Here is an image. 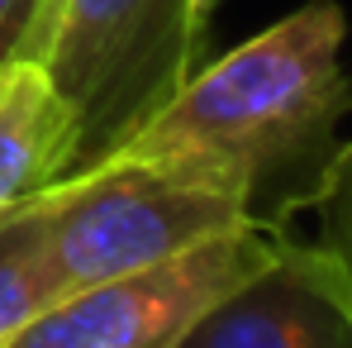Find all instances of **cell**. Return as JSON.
Instances as JSON below:
<instances>
[{"mask_svg":"<svg viewBox=\"0 0 352 348\" xmlns=\"http://www.w3.org/2000/svg\"><path fill=\"white\" fill-rule=\"evenodd\" d=\"M343 43V10L333 0H309L234 53L195 67L110 158L195 167L257 201L262 181L324 148L338 115L352 105Z\"/></svg>","mask_w":352,"mask_h":348,"instance_id":"obj_1","label":"cell"},{"mask_svg":"<svg viewBox=\"0 0 352 348\" xmlns=\"http://www.w3.org/2000/svg\"><path fill=\"white\" fill-rule=\"evenodd\" d=\"M62 296L67 287L58 282L34 225L24 215H10L0 225V348Z\"/></svg>","mask_w":352,"mask_h":348,"instance_id":"obj_7","label":"cell"},{"mask_svg":"<svg viewBox=\"0 0 352 348\" xmlns=\"http://www.w3.org/2000/svg\"><path fill=\"white\" fill-rule=\"evenodd\" d=\"M210 0H48L29 58L76 119V167L110 158L195 72ZM67 172V176H72Z\"/></svg>","mask_w":352,"mask_h":348,"instance_id":"obj_3","label":"cell"},{"mask_svg":"<svg viewBox=\"0 0 352 348\" xmlns=\"http://www.w3.org/2000/svg\"><path fill=\"white\" fill-rule=\"evenodd\" d=\"M19 215L67 291L157 267L205 238L257 225L243 186L148 158H100L38 191Z\"/></svg>","mask_w":352,"mask_h":348,"instance_id":"obj_2","label":"cell"},{"mask_svg":"<svg viewBox=\"0 0 352 348\" xmlns=\"http://www.w3.org/2000/svg\"><path fill=\"white\" fill-rule=\"evenodd\" d=\"M176 348H352V300L305 238L276 234V253L224 291Z\"/></svg>","mask_w":352,"mask_h":348,"instance_id":"obj_5","label":"cell"},{"mask_svg":"<svg viewBox=\"0 0 352 348\" xmlns=\"http://www.w3.org/2000/svg\"><path fill=\"white\" fill-rule=\"evenodd\" d=\"M276 253V229L243 225L157 267L67 291L5 348H176L181 334Z\"/></svg>","mask_w":352,"mask_h":348,"instance_id":"obj_4","label":"cell"},{"mask_svg":"<svg viewBox=\"0 0 352 348\" xmlns=\"http://www.w3.org/2000/svg\"><path fill=\"white\" fill-rule=\"evenodd\" d=\"M76 167V119L38 58L0 67V225Z\"/></svg>","mask_w":352,"mask_h":348,"instance_id":"obj_6","label":"cell"},{"mask_svg":"<svg viewBox=\"0 0 352 348\" xmlns=\"http://www.w3.org/2000/svg\"><path fill=\"white\" fill-rule=\"evenodd\" d=\"M314 210V238H305L338 277V287L352 300V143L338 148L309 191Z\"/></svg>","mask_w":352,"mask_h":348,"instance_id":"obj_8","label":"cell"},{"mask_svg":"<svg viewBox=\"0 0 352 348\" xmlns=\"http://www.w3.org/2000/svg\"><path fill=\"white\" fill-rule=\"evenodd\" d=\"M43 10H48V0H0V67L14 58H29Z\"/></svg>","mask_w":352,"mask_h":348,"instance_id":"obj_9","label":"cell"}]
</instances>
